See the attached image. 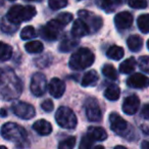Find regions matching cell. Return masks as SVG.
Listing matches in <instances>:
<instances>
[{"mask_svg": "<svg viewBox=\"0 0 149 149\" xmlns=\"http://www.w3.org/2000/svg\"><path fill=\"white\" fill-rule=\"evenodd\" d=\"M94 60H95V55L91 50L88 48H81L72 53L68 64L72 70H82L91 66Z\"/></svg>", "mask_w": 149, "mask_h": 149, "instance_id": "1", "label": "cell"}, {"mask_svg": "<svg viewBox=\"0 0 149 149\" xmlns=\"http://www.w3.org/2000/svg\"><path fill=\"white\" fill-rule=\"evenodd\" d=\"M36 13H37L36 8L32 5H27V6L13 5L7 13L6 19L11 23L19 25L22 22H27L32 19L36 15Z\"/></svg>", "mask_w": 149, "mask_h": 149, "instance_id": "2", "label": "cell"}, {"mask_svg": "<svg viewBox=\"0 0 149 149\" xmlns=\"http://www.w3.org/2000/svg\"><path fill=\"white\" fill-rule=\"evenodd\" d=\"M1 136L5 140L15 143H24L27 140V132L24 128L15 123H6L1 128Z\"/></svg>", "mask_w": 149, "mask_h": 149, "instance_id": "3", "label": "cell"}, {"mask_svg": "<svg viewBox=\"0 0 149 149\" xmlns=\"http://www.w3.org/2000/svg\"><path fill=\"white\" fill-rule=\"evenodd\" d=\"M55 120L58 126L63 129H68V130L76 128L78 124L76 114L70 108L65 107V106H61L57 109L55 114Z\"/></svg>", "mask_w": 149, "mask_h": 149, "instance_id": "4", "label": "cell"}, {"mask_svg": "<svg viewBox=\"0 0 149 149\" xmlns=\"http://www.w3.org/2000/svg\"><path fill=\"white\" fill-rule=\"evenodd\" d=\"M11 109H13V112L15 116L23 118V120H31L36 114L34 106H32L31 104L27 103V102H13V105H11Z\"/></svg>", "mask_w": 149, "mask_h": 149, "instance_id": "5", "label": "cell"}, {"mask_svg": "<svg viewBox=\"0 0 149 149\" xmlns=\"http://www.w3.org/2000/svg\"><path fill=\"white\" fill-rule=\"evenodd\" d=\"M63 26L57 21V19H52L46 26H44L41 29V35L44 39L53 41L58 38L62 31Z\"/></svg>", "mask_w": 149, "mask_h": 149, "instance_id": "6", "label": "cell"}, {"mask_svg": "<svg viewBox=\"0 0 149 149\" xmlns=\"http://www.w3.org/2000/svg\"><path fill=\"white\" fill-rule=\"evenodd\" d=\"M47 90L46 77L41 72H36L33 74L31 80V92L37 97L44 95Z\"/></svg>", "mask_w": 149, "mask_h": 149, "instance_id": "7", "label": "cell"}, {"mask_svg": "<svg viewBox=\"0 0 149 149\" xmlns=\"http://www.w3.org/2000/svg\"><path fill=\"white\" fill-rule=\"evenodd\" d=\"M78 15L80 19L87 24L90 32H97L102 27V19L98 15H95L94 13L87 10H80Z\"/></svg>", "mask_w": 149, "mask_h": 149, "instance_id": "8", "label": "cell"}, {"mask_svg": "<svg viewBox=\"0 0 149 149\" xmlns=\"http://www.w3.org/2000/svg\"><path fill=\"white\" fill-rule=\"evenodd\" d=\"M86 116L91 122H99L102 118V112L95 99H88L86 101Z\"/></svg>", "mask_w": 149, "mask_h": 149, "instance_id": "9", "label": "cell"}, {"mask_svg": "<svg viewBox=\"0 0 149 149\" xmlns=\"http://www.w3.org/2000/svg\"><path fill=\"white\" fill-rule=\"evenodd\" d=\"M110 128L114 133L118 135H124L125 132L128 130V123L120 116V114L112 112L109 116Z\"/></svg>", "mask_w": 149, "mask_h": 149, "instance_id": "10", "label": "cell"}, {"mask_svg": "<svg viewBox=\"0 0 149 149\" xmlns=\"http://www.w3.org/2000/svg\"><path fill=\"white\" fill-rule=\"evenodd\" d=\"M127 84L129 87L135 88V89H143L149 86V78L144 76L143 74H134L128 78Z\"/></svg>", "mask_w": 149, "mask_h": 149, "instance_id": "11", "label": "cell"}, {"mask_svg": "<svg viewBox=\"0 0 149 149\" xmlns=\"http://www.w3.org/2000/svg\"><path fill=\"white\" fill-rule=\"evenodd\" d=\"M139 107H140V99L136 95L128 96L123 103V111L129 116H133L136 113Z\"/></svg>", "mask_w": 149, "mask_h": 149, "instance_id": "12", "label": "cell"}, {"mask_svg": "<svg viewBox=\"0 0 149 149\" xmlns=\"http://www.w3.org/2000/svg\"><path fill=\"white\" fill-rule=\"evenodd\" d=\"M114 24L118 30H127L133 24V15L128 11L118 13L114 17Z\"/></svg>", "mask_w": 149, "mask_h": 149, "instance_id": "13", "label": "cell"}, {"mask_svg": "<svg viewBox=\"0 0 149 149\" xmlns=\"http://www.w3.org/2000/svg\"><path fill=\"white\" fill-rule=\"evenodd\" d=\"M48 90L54 98H60L65 91V85L58 78H53L48 85Z\"/></svg>", "mask_w": 149, "mask_h": 149, "instance_id": "14", "label": "cell"}, {"mask_svg": "<svg viewBox=\"0 0 149 149\" xmlns=\"http://www.w3.org/2000/svg\"><path fill=\"white\" fill-rule=\"evenodd\" d=\"M90 32L89 27L87 26V24L83 21V19H76L74 23L72 24V35L74 38H81L84 36L88 35Z\"/></svg>", "mask_w": 149, "mask_h": 149, "instance_id": "15", "label": "cell"}, {"mask_svg": "<svg viewBox=\"0 0 149 149\" xmlns=\"http://www.w3.org/2000/svg\"><path fill=\"white\" fill-rule=\"evenodd\" d=\"M33 129L41 136H47L52 132L51 124L45 120H39L35 122L33 125Z\"/></svg>", "mask_w": 149, "mask_h": 149, "instance_id": "16", "label": "cell"}, {"mask_svg": "<svg viewBox=\"0 0 149 149\" xmlns=\"http://www.w3.org/2000/svg\"><path fill=\"white\" fill-rule=\"evenodd\" d=\"M88 135L93 140L97 141H103L107 138V133L101 127H90L88 129Z\"/></svg>", "mask_w": 149, "mask_h": 149, "instance_id": "17", "label": "cell"}, {"mask_svg": "<svg viewBox=\"0 0 149 149\" xmlns=\"http://www.w3.org/2000/svg\"><path fill=\"white\" fill-rule=\"evenodd\" d=\"M127 44H128V47L131 51L137 52L142 48L143 46V40L140 36L138 35H132L128 38L127 40Z\"/></svg>", "mask_w": 149, "mask_h": 149, "instance_id": "18", "label": "cell"}, {"mask_svg": "<svg viewBox=\"0 0 149 149\" xmlns=\"http://www.w3.org/2000/svg\"><path fill=\"white\" fill-rule=\"evenodd\" d=\"M97 81H98V74L95 70H92L84 74L81 84L83 87H88V86H93Z\"/></svg>", "mask_w": 149, "mask_h": 149, "instance_id": "19", "label": "cell"}, {"mask_svg": "<svg viewBox=\"0 0 149 149\" xmlns=\"http://www.w3.org/2000/svg\"><path fill=\"white\" fill-rule=\"evenodd\" d=\"M136 68V59L134 57H130L123 61L120 65V72L122 74H131L133 72Z\"/></svg>", "mask_w": 149, "mask_h": 149, "instance_id": "20", "label": "cell"}, {"mask_svg": "<svg viewBox=\"0 0 149 149\" xmlns=\"http://www.w3.org/2000/svg\"><path fill=\"white\" fill-rule=\"evenodd\" d=\"M124 49H123L120 46L118 45H113L111 47L108 48L107 52H106V55H107L108 58L113 60H120L124 57Z\"/></svg>", "mask_w": 149, "mask_h": 149, "instance_id": "21", "label": "cell"}, {"mask_svg": "<svg viewBox=\"0 0 149 149\" xmlns=\"http://www.w3.org/2000/svg\"><path fill=\"white\" fill-rule=\"evenodd\" d=\"M120 90L116 85L108 86L105 89V91H104V96H105V98L108 100H111V101L118 100V98H120Z\"/></svg>", "mask_w": 149, "mask_h": 149, "instance_id": "22", "label": "cell"}, {"mask_svg": "<svg viewBox=\"0 0 149 149\" xmlns=\"http://www.w3.org/2000/svg\"><path fill=\"white\" fill-rule=\"evenodd\" d=\"M13 55V47L4 42H0V61L8 60Z\"/></svg>", "mask_w": 149, "mask_h": 149, "instance_id": "23", "label": "cell"}, {"mask_svg": "<svg viewBox=\"0 0 149 149\" xmlns=\"http://www.w3.org/2000/svg\"><path fill=\"white\" fill-rule=\"evenodd\" d=\"M137 25L138 28L142 33L147 34L149 33V15L145 13V15H141L137 19Z\"/></svg>", "mask_w": 149, "mask_h": 149, "instance_id": "24", "label": "cell"}, {"mask_svg": "<svg viewBox=\"0 0 149 149\" xmlns=\"http://www.w3.org/2000/svg\"><path fill=\"white\" fill-rule=\"evenodd\" d=\"M126 0H101V6L107 13L114 10L118 5L123 4Z\"/></svg>", "mask_w": 149, "mask_h": 149, "instance_id": "25", "label": "cell"}, {"mask_svg": "<svg viewBox=\"0 0 149 149\" xmlns=\"http://www.w3.org/2000/svg\"><path fill=\"white\" fill-rule=\"evenodd\" d=\"M78 45V40L72 38H65L61 41L59 45V50L61 52H68Z\"/></svg>", "mask_w": 149, "mask_h": 149, "instance_id": "26", "label": "cell"}, {"mask_svg": "<svg viewBox=\"0 0 149 149\" xmlns=\"http://www.w3.org/2000/svg\"><path fill=\"white\" fill-rule=\"evenodd\" d=\"M43 44L40 41H31L25 45V49L29 53H40L43 51Z\"/></svg>", "mask_w": 149, "mask_h": 149, "instance_id": "27", "label": "cell"}, {"mask_svg": "<svg viewBox=\"0 0 149 149\" xmlns=\"http://www.w3.org/2000/svg\"><path fill=\"white\" fill-rule=\"evenodd\" d=\"M0 26H1V30H2L4 33H15L17 30L19 25L17 24H13L11 22H9L7 19H2L0 22Z\"/></svg>", "mask_w": 149, "mask_h": 149, "instance_id": "28", "label": "cell"}, {"mask_svg": "<svg viewBox=\"0 0 149 149\" xmlns=\"http://www.w3.org/2000/svg\"><path fill=\"white\" fill-rule=\"evenodd\" d=\"M102 74L110 80L118 79V72L114 68V66L111 65V64H105L103 66V68H102Z\"/></svg>", "mask_w": 149, "mask_h": 149, "instance_id": "29", "label": "cell"}, {"mask_svg": "<svg viewBox=\"0 0 149 149\" xmlns=\"http://www.w3.org/2000/svg\"><path fill=\"white\" fill-rule=\"evenodd\" d=\"M36 37V31L32 26H27L21 32V38L23 40H30Z\"/></svg>", "mask_w": 149, "mask_h": 149, "instance_id": "30", "label": "cell"}, {"mask_svg": "<svg viewBox=\"0 0 149 149\" xmlns=\"http://www.w3.org/2000/svg\"><path fill=\"white\" fill-rule=\"evenodd\" d=\"M74 144H76V138L68 137V138L60 141V143L58 144V149H74Z\"/></svg>", "mask_w": 149, "mask_h": 149, "instance_id": "31", "label": "cell"}, {"mask_svg": "<svg viewBox=\"0 0 149 149\" xmlns=\"http://www.w3.org/2000/svg\"><path fill=\"white\" fill-rule=\"evenodd\" d=\"M50 8L56 10V9H61L68 5V0H49L48 1Z\"/></svg>", "mask_w": 149, "mask_h": 149, "instance_id": "32", "label": "cell"}, {"mask_svg": "<svg viewBox=\"0 0 149 149\" xmlns=\"http://www.w3.org/2000/svg\"><path fill=\"white\" fill-rule=\"evenodd\" d=\"M138 65L142 72L149 74V56H141L138 60Z\"/></svg>", "mask_w": 149, "mask_h": 149, "instance_id": "33", "label": "cell"}, {"mask_svg": "<svg viewBox=\"0 0 149 149\" xmlns=\"http://www.w3.org/2000/svg\"><path fill=\"white\" fill-rule=\"evenodd\" d=\"M56 19H57L62 26H65L72 21V15L70 13H61L57 15Z\"/></svg>", "mask_w": 149, "mask_h": 149, "instance_id": "34", "label": "cell"}, {"mask_svg": "<svg viewBox=\"0 0 149 149\" xmlns=\"http://www.w3.org/2000/svg\"><path fill=\"white\" fill-rule=\"evenodd\" d=\"M128 4L132 8L135 9H144L147 7V1L146 0H129Z\"/></svg>", "mask_w": 149, "mask_h": 149, "instance_id": "35", "label": "cell"}, {"mask_svg": "<svg viewBox=\"0 0 149 149\" xmlns=\"http://www.w3.org/2000/svg\"><path fill=\"white\" fill-rule=\"evenodd\" d=\"M92 145H93V139L89 135H86L82 138L79 149H91Z\"/></svg>", "mask_w": 149, "mask_h": 149, "instance_id": "36", "label": "cell"}, {"mask_svg": "<svg viewBox=\"0 0 149 149\" xmlns=\"http://www.w3.org/2000/svg\"><path fill=\"white\" fill-rule=\"evenodd\" d=\"M41 107L45 112H50V111H52V110H53L54 104L50 99H46L41 103Z\"/></svg>", "mask_w": 149, "mask_h": 149, "instance_id": "37", "label": "cell"}, {"mask_svg": "<svg viewBox=\"0 0 149 149\" xmlns=\"http://www.w3.org/2000/svg\"><path fill=\"white\" fill-rule=\"evenodd\" d=\"M141 118H145V120H149V104L143 106L142 110H141Z\"/></svg>", "mask_w": 149, "mask_h": 149, "instance_id": "38", "label": "cell"}, {"mask_svg": "<svg viewBox=\"0 0 149 149\" xmlns=\"http://www.w3.org/2000/svg\"><path fill=\"white\" fill-rule=\"evenodd\" d=\"M5 76H6V70L0 68V87H1V85H2L3 82H4Z\"/></svg>", "mask_w": 149, "mask_h": 149, "instance_id": "39", "label": "cell"}, {"mask_svg": "<svg viewBox=\"0 0 149 149\" xmlns=\"http://www.w3.org/2000/svg\"><path fill=\"white\" fill-rule=\"evenodd\" d=\"M141 149H149V141H143L141 143Z\"/></svg>", "mask_w": 149, "mask_h": 149, "instance_id": "40", "label": "cell"}, {"mask_svg": "<svg viewBox=\"0 0 149 149\" xmlns=\"http://www.w3.org/2000/svg\"><path fill=\"white\" fill-rule=\"evenodd\" d=\"M0 113H1V116H5L7 114V112L5 111L4 109H1V112H0Z\"/></svg>", "mask_w": 149, "mask_h": 149, "instance_id": "41", "label": "cell"}, {"mask_svg": "<svg viewBox=\"0 0 149 149\" xmlns=\"http://www.w3.org/2000/svg\"><path fill=\"white\" fill-rule=\"evenodd\" d=\"M114 149H127L125 146H120V145H118V146H116V148Z\"/></svg>", "mask_w": 149, "mask_h": 149, "instance_id": "42", "label": "cell"}, {"mask_svg": "<svg viewBox=\"0 0 149 149\" xmlns=\"http://www.w3.org/2000/svg\"><path fill=\"white\" fill-rule=\"evenodd\" d=\"M94 149H105V148H104V147L102 146V145H97V146H96Z\"/></svg>", "mask_w": 149, "mask_h": 149, "instance_id": "43", "label": "cell"}, {"mask_svg": "<svg viewBox=\"0 0 149 149\" xmlns=\"http://www.w3.org/2000/svg\"><path fill=\"white\" fill-rule=\"evenodd\" d=\"M0 149H7L5 146H3V145H0Z\"/></svg>", "mask_w": 149, "mask_h": 149, "instance_id": "44", "label": "cell"}, {"mask_svg": "<svg viewBox=\"0 0 149 149\" xmlns=\"http://www.w3.org/2000/svg\"><path fill=\"white\" fill-rule=\"evenodd\" d=\"M26 1H38L39 2V1H42V0H26Z\"/></svg>", "mask_w": 149, "mask_h": 149, "instance_id": "45", "label": "cell"}, {"mask_svg": "<svg viewBox=\"0 0 149 149\" xmlns=\"http://www.w3.org/2000/svg\"><path fill=\"white\" fill-rule=\"evenodd\" d=\"M147 48L149 49V40H148V42H147Z\"/></svg>", "mask_w": 149, "mask_h": 149, "instance_id": "46", "label": "cell"}, {"mask_svg": "<svg viewBox=\"0 0 149 149\" xmlns=\"http://www.w3.org/2000/svg\"><path fill=\"white\" fill-rule=\"evenodd\" d=\"M9 1H15V0H9Z\"/></svg>", "mask_w": 149, "mask_h": 149, "instance_id": "47", "label": "cell"}]
</instances>
